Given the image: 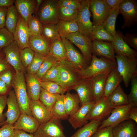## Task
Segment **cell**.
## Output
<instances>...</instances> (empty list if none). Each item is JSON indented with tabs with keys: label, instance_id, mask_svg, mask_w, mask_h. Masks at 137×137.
Instances as JSON below:
<instances>
[{
	"label": "cell",
	"instance_id": "20",
	"mask_svg": "<svg viewBox=\"0 0 137 137\" xmlns=\"http://www.w3.org/2000/svg\"><path fill=\"white\" fill-rule=\"evenodd\" d=\"M29 108L32 116L40 125L46 122L52 117L51 112L39 100L30 99Z\"/></svg>",
	"mask_w": 137,
	"mask_h": 137
},
{
	"label": "cell",
	"instance_id": "19",
	"mask_svg": "<svg viewBox=\"0 0 137 137\" xmlns=\"http://www.w3.org/2000/svg\"><path fill=\"white\" fill-rule=\"evenodd\" d=\"M122 32L119 30L116 31L112 42L115 53L116 55H122L132 58H136L137 52L132 49L124 41Z\"/></svg>",
	"mask_w": 137,
	"mask_h": 137
},
{
	"label": "cell",
	"instance_id": "56",
	"mask_svg": "<svg viewBox=\"0 0 137 137\" xmlns=\"http://www.w3.org/2000/svg\"><path fill=\"white\" fill-rule=\"evenodd\" d=\"M12 67L7 61L5 55L0 59V75L4 71Z\"/></svg>",
	"mask_w": 137,
	"mask_h": 137
},
{
	"label": "cell",
	"instance_id": "24",
	"mask_svg": "<svg viewBox=\"0 0 137 137\" xmlns=\"http://www.w3.org/2000/svg\"><path fill=\"white\" fill-rule=\"evenodd\" d=\"M26 90L28 96L30 100H39L41 87L39 80L35 75L24 73Z\"/></svg>",
	"mask_w": 137,
	"mask_h": 137
},
{
	"label": "cell",
	"instance_id": "47",
	"mask_svg": "<svg viewBox=\"0 0 137 137\" xmlns=\"http://www.w3.org/2000/svg\"><path fill=\"white\" fill-rule=\"evenodd\" d=\"M131 88L127 95L129 104L132 106H137V75L133 76L131 80Z\"/></svg>",
	"mask_w": 137,
	"mask_h": 137
},
{
	"label": "cell",
	"instance_id": "45",
	"mask_svg": "<svg viewBox=\"0 0 137 137\" xmlns=\"http://www.w3.org/2000/svg\"><path fill=\"white\" fill-rule=\"evenodd\" d=\"M60 66V61L56 62L39 80L55 82L58 77Z\"/></svg>",
	"mask_w": 137,
	"mask_h": 137
},
{
	"label": "cell",
	"instance_id": "52",
	"mask_svg": "<svg viewBox=\"0 0 137 137\" xmlns=\"http://www.w3.org/2000/svg\"><path fill=\"white\" fill-rule=\"evenodd\" d=\"M14 131L13 125L5 124L0 128V137H13Z\"/></svg>",
	"mask_w": 137,
	"mask_h": 137
},
{
	"label": "cell",
	"instance_id": "55",
	"mask_svg": "<svg viewBox=\"0 0 137 137\" xmlns=\"http://www.w3.org/2000/svg\"><path fill=\"white\" fill-rule=\"evenodd\" d=\"M7 10V7H0V29L5 27Z\"/></svg>",
	"mask_w": 137,
	"mask_h": 137
},
{
	"label": "cell",
	"instance_id": "42",
	"mask_svg": "<svg viewBox=\"0 0 137 137\" xmlns=\"http://www.w3.org/2000/svg\"><path fill=\"white\" fill-rule=\"evenodd\" d=\"M39 82L41 87L50 93L64 95L67 91L66 89L55 82L40 80Z\"/></svg>",
	"mask_w": 137,
	"mask_h": 137
},
{
	"label": "cell",
	"instance_id": "28",
	"mask_svg": "<svg viewBox=\"0 0 137 137\" xmlns=\"http://www.w3.org/2000/svg\"><path fill=\"white\" fill-rule=\"evenodd\" d=\"M122 81V78L117 70L116 66L111 71L107 78L103 97L107 98Z\"/></svg>",
	"mask_w": 137,
	"mask_h": 137
},
{
	"label": "cell",
	"instance_id": "34",
	"mask_svg": "<svg viewBox=\"0 0 137 137\" xmlns=\"http://www.w3.org/2000/svg\"><path fill=\"white\" fill-rule=\"evenodd\" d=\"M89 37L92 41L97 40L112 42L113 39V36L107 32L100 24L93 26Z\"/></svg>",
	"mask_w": 137,
	"mask_h": 137
},
{
	"label": "cell",
	"instance_id": "57",
	"mask_svg": "<svg viewBox=\"0 0 137 137\" xmlns=\"http://www.w3.org/2000/svg\"><path fill=\"white\" fill-rule=\"evenodd\" d=\"M129 116L130 119L137 123V106H132L129 111Z\"/></svg>",
	"mask_w": 137,
	"mask_h": 137
},
{
	"label": "cell",
	"instance_id": "27",
	"mask_svg": "<svg viewBox=\"0 0 137 137\" xmlns=\"http://www.w3.org/2000/svg\"><path fill=\"white\" fill-rule=\"evenodd\" d=\"M111 71L96 76L91 80L93 100L95 102L103 97L106 81Z\"/></svg>",
	"mask_w": 137,
	"mask_h": 137
},
{
	"label": "cell",
	"instance_id": "60",
	"mask_svg": "<svg viewBox=\"0 0 137 137\" xmlns=\"http://www.w3.org/2000/svg\"><path fill=\"white\" fill-rule=\"evenodd\" d=\"M124 0H105L111 9L119 7Z\"/></svg>",
	"mask_w": 137,
	"mask_h": 137
},
{
	"label": "cell",
	"instance_id": "11",
	"mask_svg": "<svg viewBox=\"0 0 137 137\" xmlns=\"http://www.w3.org/2000/svg\"><path fill=\"white\" fill-rule=\"evenodd\" d=\"M66 49L67 59L76 69L80 70L86 68L90 62L87 60L69 41L62 39Z\"/></svg>",
	"mask_w": 137,
	"mask_h": 137
},
{
	"label": "cell",
	"instance_id": "38",
	"mask_svg": "<svg viewBox=\"0 0 137 137\" xmlns=\"http://www.w3.org/2000/svg\"><path fill=\"white\" fill-rule=\"evenodd\" d=\"M64 95H61L51 111L52 117L60 120L68 119L69 117L64 107Z\"/></svg>",
	"mask_w": 137,
	"mask_h": 137
},
{
	"label": "cell",
	"instance_id": "2",
	"mask_svg": "<svg viewBox=\"0 0 137 137\" xmlns=\"http://www.w3.org/2000/svg\"><path fill=\"white\" fill-rule=\"evenodd\" d=\"M60 62L59 74L55 82L68 91L80 83L82 79L67 59L60 61Z\"/></svg>",
	"mask_w": 137,
	"mask_h": 137
},
{
	"label": "cell",
	"instance_id": "37",
	"mask_svg": "<svg viewBox=\"0 0 137 137\" xmlns=\"http://www.w3.org/2000/svg\"><path fill=\"white\" fill-rule=\"evenodd\" d=\"M61 95L49 92L41 88L39 100L50 112Z\"/></svg>",
	"mask_w": 137,
	"mask_h": 137
},
{
	"label": "cell",
	"instance_id": "10",
	"mask_svg": "<svg viewBox=\"0 0 137 137\" xmlns=\"http://www.w3.org/2000/svg\"><path fill=\"white\" fill-rule=\"evenodd\" d=\"M65 38L76 45L85 58L90 62L92 56V43L89 37L77 31L68 35Z\"/></svg>",
	"mask_w": 137,
	"mask_h": 137
},
{
	"label": "cell",
	"instance_id": "51",
	"mask_svg": "<svg viewBox=\"0 0 137 137\" xmlns=\"http://www.w3.org/2000/svg\"><path fill=\"white\" fill-rule=\"evenodd\" d=\"M125 42L130 47L137 50V35L136 33L127 32L123 36Z\"/></svg>",
	"mask_w": 137,
	"mask_h": 137
},
{
	"label": "cell",
	"instance_id": "53",
	"mask_svg": "<svg viewBox=\"0 0 137 137\" xmlns=\"http://www.w3.org/2000/svg\"><path fill=\"white\" fill-rule=\"evenodd\" d=\"M113 128L108 127L98 129L91 137H113Z\"/></svg>",
	"mask_w": 137,
	"mask_h": 137
},
{
	"label": "cell",
	"instance_id": "9",
	"mask_svg": "<svg viewBox=\"0 0 137 137\" xmlns=\"http://www.w3.org/2000/svg\"><path fill=\"white\" fill-rule=\"evenodd\" d=\"M132 106L131 105L129 104L114 108L110 115L101 122L98 129L108 127L114 128L122 122L130 119L129 111Z\"/></svg>",
	"mask_w": 137,
	"mask_h": 137
},
{
	"label": "cell",
	"instance_id": "61",
	"mask_svg": "<svg viewBox=\"0 0 137 137\" xmlns=\"http://www.w3.org/2000/svg\"><path fill=\"white\" fill-rule=\"evenodd\" d=\"M14 0H0V7L8 8L13 5Z\"/></svg>",
	"mask_w": 137,
	"mask_h": 137
},
{
	"label": "cell",
	"instance_id": "23",
	"mask_svg": "<svg viewBox=\"0 0 137 137\" xmlns=\"http://www.w3.org/2000/svg\"><path fill=\"white\" fill-rule=\"evenodd\" d=\"M77 93L81 106L93 101L91 80L82 79L72 89Z\"/></svg>",
	"mask_w": 137,
	"mask_h": 137
},
{
	"label": "cell",
	"instance_id": "30",
	"mask_svg": "<svg viewBox=\"0 0 137 137\" xmlns=\"http://www.w3.org/2000/svg\"><path fill=\"white\" fill-rule=\"evenodd\" d=\"M107 100L114 108L129 105L128 96L120 84L108 96Z\"/></svg>",
	"mask_w": 137,
	"mask_h": 137
},
{
	"label": "cell",
	"instance_id": "18",
	"mask_svg": "<svg viewBox=\"0 0 137 137\" xmlns=\"http://www.w3.org/2000/svg\"><path fill=\"white\" fill-rule=\"evenodd\" d=\"M92 43V55L116 61L115 51L112 42L94 40Z\"/></svg>",
	"mask_w": 137,
	"mask_h": 137
},
{
	"label": "cell",
	"instance_id": "25",
	"mask_svg": "<svg viewBox=\"0 0 137 137\" xmlns=\"http://www.w3.org/2000/svg\"><path fill=\"white\" fill-rule=\"evenodd\" d=\"M51 44L42 35L31 36L29 40V47L45 56L49 54Z\"/></svg>",
	"mask_w": 137,
	"mask_h": 137
},
{
	"label": "cell",
	"instance_id": "54",
	"mask_svg": "<svg viewBox=\"0 0 137 137\" xmlns=\"http://www.w3.org/2000/svg\"><path fill=\"white\" fill-rule=\"evenodd\" d=\"M7 98L6 95L0 96V126H2L6 121L3 112L6 105Z\"/></svg>",
	"mask_w": 137,
	"mask_h": 137
},
{
	"label": "cell",
	"instance_id": "58",
	"mask_svg": "<svg viewBox=\"0 0 137 137\" xmlns=\"http://www.w3.org/2000/svg\"><path fill=\"white\" fill-rule=\"evenodd\" d=\"M10 90L6 84L0 80V96L8 95Z\"/></svg>",
	"mask_w": 137,
	"mask_h": 137
},
{
	"label": "cell",
	"instance_id": "44",
	"mask_svg": "<svg viewBox=\"0 0 137 137\" xmlns=\"http://www.w3.org/2000/svg\"><path fill=\"white\" fill-rule=\"evenodd\" d=\"M45 57L40 54L35 52L33 60L26 69V73L35 75L39 69Z\"/></svg>",
	"mask_w": 137,
	"mask_h": 137
},
{
	"label": "cell",
	"instance_id": "43",
	"mask_svg": "<svg viewBox=\"0 0 137 137\" xmlns=\"http://www.w3.org/2000/svg\"><path fill=\"white\" fill-rule=\"evenodd\" d=\"M78 10L58 7V15L59 20L66 21H76Z\"/></svg>",
	"mask_w": 137,
	"mask_h": 137
},
{
	"label": "cell",
	"instance_id": "4",
	"mask_svg": "<svg viewBox=\"0 0 137 137\" xmlns=\"http://www.w3.org/2000/svg\"><path fill=\"white\" fill-rule=\"evenodd\" d=\"M117 70L121 76L126 87L132 77L137 75V59L122 55L115 56Z\"/></svg>",
	"mask_w": 137,
	"mask_h": 137
},
{
	"label": "cell",
	"instance_id": "3",
	"mask_svg": "<svg viewBox=\"0 0 137 137\" xmlns=\"http://www.w3.org/2000/svg\"><path fill=\"white\" fill-rule=\"evenodd\" d=\"M12 87L14 89L21 113L32 116L30 109V99L26 90L24 72H16Z\"/></svg>",
	"mask_w": 137,
	"mask_h": 137
},
{
	"label": "cell",
	"instance_id": "26",
	"mask_svg": "<svg viewBox=\"0 0 137 137\" xmlns=\"http://www.w3.org/2000/svg\"><path fill=\"white\" fill-rule=\"evenodd\" d=\"M36 0H15L14 3L19 14L27 24L34 12Z\"/></svg>",
	"mask_w": 137,
	"mask_h": 137
},
{
	"label": "cell",
	"instance_id": "8",
	"mask_svg": "<svg viewBox=\"0 0 137 137\" xmlns=\"http://www.w3.org/2000/svg\"><path fill=\"white\" fill-rule=\"evenodd\" d=\"M119 13L124 19L122 28H130L137 22V1L124 0L119 8Z\"/></svg>",
	"mask_w": 137,
	"mask_h": 137
},
{
	"label": "cell",
	"instance_id": "6",
	"mask_svg": "<svg viewBox=\"0 0 137 137\" xmlns=\"http://www.w3.org/2000/svg\"><path fill=\"white\" fill-rule=\"evenodd\" d=\"M90 0H81L76 21L79 32L88 37L91 32L93 26L90 20Z\"/></svg>",
	"mask_w": 137,
	"mask_h": 137
},
{
	"label": "cell",
	"instance_id": "16",
	"mask_svg": "<svg viewBox=\"0 0 137 137\" xmlns=\"http://www.w3.org/2000/svg\"><path fill=\"white\" fill-rule=\"evenodd\" d=\"M8 95L6 101L8 109L7 112L4 114L7 118L3 125L6 124L13 125L21 114L14 90H10Z\"/></svg>",
	"mask_w": 137,
	"mask_h": 137
},
{
	"label": "cell",
	"instance_id": "31",
	"mask_svg": "<svg viewBox=\"0 0 137 137\" xmlns=\"http://www.w3.org/2000/svg\"><path fill=\"white\" fill-rule=\"evenodd\" d=\"M58 31L61 39L65 38L68 35L79 31L76 21H66L59 20L56 24Z\"/></svg>",
	"mask_w": 137,
	"mask_h": 137
},
{
	"label": "cell",
	"instance_id": "32",
	"mask_svg": "<svg viewBox=\"0 0 137 137\" xmlns=\"http://www.w3.org/2000/svg\"><path fill=\"white\" fill-rule=\"evenodd\" d=\"M119 8L111 9L107 17L101 25L107 32L113 36L116 33L115 25L117 18L119 14Z\"/></svg>",
	"mask_w": 137,
	"mask_h": 137
},
{
	"label": "cell",
	"instance_id": "5",
	"mask_svg": "<svg viewBox=\"0 0 137 137\" xmlns=\"http://www.w3.org/2000/svg\"><path fill=\"white\" fill-rule=\"evenodd\" d=\"M58 0H43L36 16L42 24L58 22Z\"/></svg>",
	"mask_w": 137,
	"mask_h": 137
},
{
	"label": "cell",
	"instance_id": "14",
	"mask_svg": "<svg viewBox=\"0 0 137 137\" xmlns=\"http://www.w3.org/2000/svg\"><path fill=\"white\" fill-rule=\"evenodd\" d=\"M6 59L16 72H24L25 70L21 62L20 49L16 42L14 40L10 45L3 48Z\"/></svg>",
	"mask_w": 137,
	"mask_h": 137
},
{
	"label": "cell",
	"instance_id": "21",
	"mask_svg": "<svg viewBox=\"0 0 137 137\" xmlns=\"http://www.w3.org/2000/svg\"><path fill=\"white\" fill-rule=\"evenodd\" d=\"M40 125L33 117L23 113H21L13 126L14 130H22L33 134L38 129Z\"/></svg>",
	"mask_w": 137,
	"mask_h": 137
},
{
	"label": "cell",
	"instance_id": "36",
	"mask_svg": "<svg viewBox=\"0 0 137 137\" xmlns=\"http://www.w3.org/2000/svg\"><path fill=\"white\" fill-rule=\"evenodd\" d=\"M49 54L59 61L67 59L65 47L61 38L55 40L51 44Z\"/></svg>",
	"mask_w": 137,
	"mask_h": 137
},
{
	"label": "cell",
	"instance_id": "22",
	"mask_svg": "<svg viewBox=\"0 0 137 137\" xmlns=\"http://www.w3.org/2000/svg\"><path fill=\"white\" fill-rule=\"evenodd\" d=\"M136 124L131 119L122 122L113 128V137H137Z\"/></svg>",
	"mask_w": 137,
	"mask_h": 137
},
{
	"label": "cell",
	"instance_id": "33",
	"mask_svg": "<svg viewBox=\"0 0 137 137\" xmlns=\"http://www.w3.org/2000/svg\"><path fill=\"white\" fill-rule=\"evenodd\" d=\"M101 122L90 121L78 130L71 137H91L97 130Z\"/></svg>",
	"mask_w": 137,
	"mask_h": 137
},
{
	"label": "cell",
	"instance_id": "29",
	"mask_svg": "<svg viewBox=\"0 0 137 137\" xmlns=\"http://www.w3.org/2000/svg\"><path fill=\"white\" fill-rule=\"evenodd\" d=\"M63 102L66 113L68 116L74 114L80 108V101L77 94L67 92L64 95Z\"/></svg>",
	"mask_w": 137,
	"mask_h": 137
},
{
	"label": "cell",
	"instance_id": "41",
	"mask_svg": "<svg viewBox=\"0 0 137 137\" xmlns=\"http://www.w3.org/2000/svg\"><path fill=\"white\" fill-rule=\"evenodd\" d=\"M27 25L31 36L42 35L43 24L36 16L32 15L30 17Z\"/></svg>",
	"mask_w": 137,
	"mask_h": 137
},
{
	"label": "cell",
	"instance_id": "17",
	"mask_svg": "<svg viewBox=\"0 0 137 137\" xmlns=\"http://www.w3.org/2000/svg\"><path fill=\"white\" fill-rule=\"evenodd\" d=\"M95 102L92 101L81 106L78 110L70 116L68 120L74 129L87 123V116Z\"/></svg>",
	"mask_w": 137,
	"mask_h": 137
},
{
	"label": "cell",
	"instance_id": "12",
	"mask_svg": "<svg viewBox=\"0 0 137 137\" xmlns=\"http://www.w3.org/2000/svg\"><path fill=\"white\" fill-rule=\"evenodd\" d=\"M90 9L92 14L93 26L101 25L111 9L105 0H90Z\"/></svg>",
	"mask_w": 137,
	"mask_h": 137
},
{
	"label": "cell",
	"instance_id": "35",
	"mask_svg": "<svg viewBox=\"0 0 137 137\" xmlns=\"http://www.w3.org/2000/svg\"><path fill=\"white\" fill-rule=\"evenodd\" d=\"M19 14L15 5L8 8L5 27L13 34L15 31L19 18Z\"/></svg>",
	"mask_w": 137,
	"mask_h": 137
},
{
	"label": "cell",
	"instance_id": "1",
	"mask_svg": "<svg viewBox=\"0 0 137 137\" xmlns=\"http://www.w3.org/2000/svg\"><path fill=\"white\" fill-rule=\"evenodd\" d=\"M116 66V61L92 55L89 65L86 68L76 70L81 79L91 80L96 76L111 71Z\"/></svg>",
	"mask_w": 137,
	"mask_h": 137
},
{
	"label": "cell",
	"instance_id": "49",
	"mask_svg": "<svg viewBox=\"0 0 137 137\" xmlns=\"http://www.w3.org/2000/svg\"><path fill=\"white\" fill-rule=\"evenodd\" d=\"M16 74L15 71L11 67L5 70L0 75V80L4 82L11 89Z\"/></svg>",
	"mask_w": 137,
	"mask_h": 137
},
{
	"label": "cell",
	"instance_id": "46",
	"mask_svg": "<svg viewBox=\"0 0 137 137\" xmlns=\"http://www.w3.org/2000/svg\"><path fill=\"white\" fill-rule=\"evenodd\" d=\"M35 54V52L29 47L25 48L21 50V61L25 70L31 62Z\"/></svg>",
	"mask_w": 137,
	"mask_h": 137
},
{
	"label": "cell",
	"instance_id": "59",
	"mask_svg": "<svg viewBox=\"0 0 137 137\" xmlns=\"http://www.w3.org/2000/svg\"><path fill=\"white\" fill-rule=\"evenodd\" d=\"M13 137H34V136L33 134H28L23 130H14Z\"/></svg>",
	"mask_w": 137,
	"mask_h": 137
},
{
	"label": "cell",
	"instance_id": "63",
	"mask_svg": "<svg viewBox=\"0 0 137 137\" xmlns=\"http://www.w3.org/2000/svg\"><path fill=\"white\" fill-rule=\"evenodd\" d=\"M5 56L3 48L0 49V59Z\"/></svg>",
	"mask_w": 137,
	"mask_h": 137
},
{
	"label": "cell",
	"instance_id": "15",
	"mask_svg": "<svg viewBox=\"0 0 137 137\" xmlns=\"http://www.w3.org/2000/svg\"><path fill=\"white\" fill-rule=\"evenodd\" d=\"M13 35L14 40L16 42L21 50L29 47V40L31 35L27 24L19 14L16 26Z\"/></svg>",
	"mask_w": 137,
	"mask_h": 137
},
{
	"label": "cell",
	"instance_id": "13",
	"mask_svg": "<svg viewBox=\"0 0 137 137\" xmlns=\"http://www.w3.org/2000/svg\"><path fill=\"white\" fill-rule=\"evenodd\" d=\"M114 108L107 98L103 97L95 102L88 115L87 119L101 122L110 114Z\"/></svg>",
	"mask_w": 137,
	"mask_h": 137
},
{
	"label": "cell",
	"instance_id": "48",
	"mask_svg": "<svg viewBox=\"0 0 137 137\" xmlns=\"http://www.w3.org/2000/svg\"><path fill=\"white\" fill-rule=\"evenodd\" d=\"M14 40L12 33L5 27L0 29V49L7 46Z\"/></svg>",
	"mask_w": 137,
	"mask_h": 137
},
{
	"label": "cell",
	"instance_id": "62",
	"mask_svg": "<svg viewBox=\"0 0 137 137\" xmlns=\"http://www.w3.org/2000/svg\"><path fill=\"white\" fill-rule=\"evenodd\" d=\"M43 1V0H36V4L34 12L35 13L36 15Z\"/></svg>",
	"mask_w": 137,
	"mask_h": 137
},
{
	"label": "cell",
	"instance_id": "50",
	"mask_svg": "<svg viewBox=\"0 0 137 137\" xmlns=\"http://www.w3.org/2000/svg\"><path fill=\"white\" fill-rule=\"evenodd\" d=\"M81 0H58V7H64L72 10H78Z\"/></svg>",
	"mask_w": 137,
	"mask_h": 137
},
{
	"label": "cell",
	"instance_id": "40",
	"mask_svg": "<svg viewBox=\"0 0 137 137\" xmlns=\"http://www.w3.org/2000/svg\"><path fill=\"white\" fill-rule=\"evenodd\" d=\"M58 61L51 54H48L46 56L39 69L35 75L36 77L40 80L52 66Z\"/></svg>",
	"mask_w": 137,
	"mask_h": 137
},
{
	"label": "cell",
	"instance_id": "39",
	"mask_svg": "<svg viewBox=\"0 0 137 137\" xmlns=\"http://www.w3.org/2000/svg\"><path fill=\"white\" fill-rule=\"evenodd\" d=\"M42 35L51 44L55 40L61 38L56 24H43Z\"/></svg>",
	"mask_w": 137,
	"mask_h": 137
},
{
	"label": "cell",
	"instance_id": "7",
	"mask_svg": "<svg viewBox=\"0 0 137 137\" xmlns=\"http://www.w3.org/2000/svg\"><path fill=\"white\" fill-rule=\"evenodd\" d=\"M63 130L60 120L52 117L46 122L40 125L33 134L34 137H68L65 135Z\"/></svg>",
	"mask_w": 137,
	"mask_h": 137
}]
</instances>
